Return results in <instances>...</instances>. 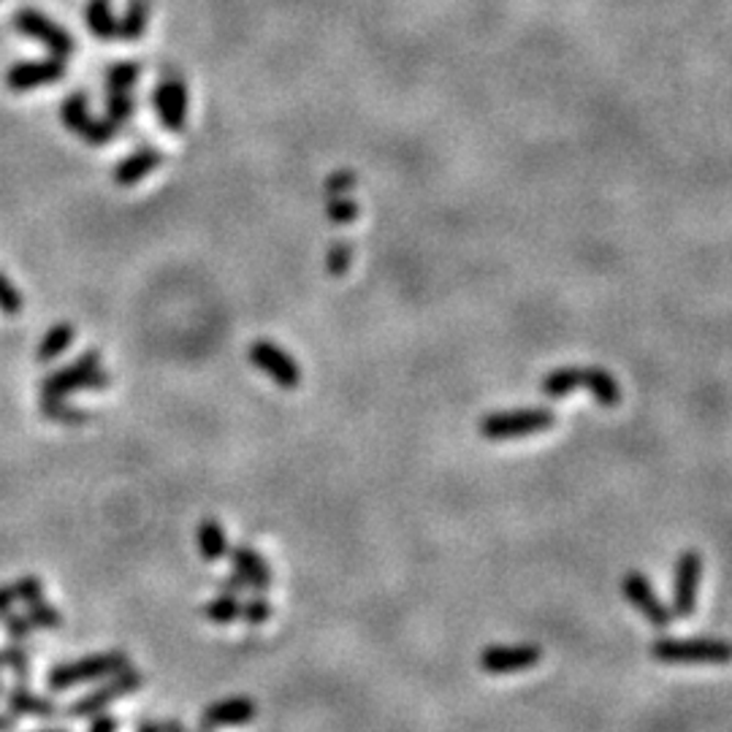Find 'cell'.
Segmentation results:
<instances>
[{
  "mask_svg": "<svg viewBox=\"0 0 732 732\" xmlns=\"http://www.w3.org/2000/svg\"><path fill=\"white\" fill-rule=\"evenodd\" d=\"M575 388H589L597 405L603 407H619L621 402L619 380L599 367H564L545 374L543 383H540V391L549 399H562V396H567Z\"/></svg>",
  "mask_w": 732,
  "mask_h": 732,
  "instance_id": "cell-1",
  "label": "cell"
},
{
  "mask_svg": "<svg viewBox=\"0 0 732 732\" xmlns=\"http://www.w3.org/2000/svg\"><path fill=\"white\" fill-rule=\"evenodd\" d=\"M649 654L665 665H730L732 641L728 638H665L651 643Z\"/></svg>",
  "mask_w": 732,
  "mask_h": 732,
  "instance_id": "cell-2",
  "label": "cell"
},
{
  "mask_svg": "<svg viewBox=\"0 0 732 732\" xmlns=\"http://www.w3.org/2000/svg\"><path fill=\"white\" fill-rule=\"evenodd\" d=\"M125 667H131L125 651H101V654H90L85 660L55 665L46 673V687L52 691H66L88 682H106Z\"/></svg>",
  "mask_w": 732,
  "mask_h": 732,
  "instance_id": "cell-3",
  "label": "cell"
},
{
  "mask_svg": "<svg viewBox=\"0 0 732 732\" xmlns=\"http://www.w3.org/2000/svg\"><path fill=\"white\" fill-rule=\"evenodd\" d=\"M112 385V374L101 367V353L88 350L74 364L57 369L42 380V396H68L77 391H103Z\"/></svg>",
  "mask_w": 732,
  "mask_h": 732,
  "instance_id": "cell-4",
  "label": "cell"
},
{
  "mask_svg": "<svg viewBox=\"0 0 732 732\" xmlns=\"http://www.w3.org/2000/svg\"><path fill=\"white\" fill-rule=\"evenodd\" d=\"M556 424V415L545 407H523V410L492 413L481 418V437L486 440H516V437L538 435V431L551 429Z\"/></svg>",
  "mask_w": 732,
  "mask_h": 732,
  "instance_id": "cell-5",
  "label": "cell"
},
{
  "mask_svg": "<svg viewBox=\"0 0 732 732\" xmlns=\"http://www.w3.org/2000/svg\"><path fill=\"white\" fill-rule=\"evenodd\" d=\"M142 687H144V673L134 671V667H125V671H120L117 676L106 678V684L92 689L90 695L79 697L77 702H71V706L66 708V713L71 719L95 717V713H101L103 708L112 706L114 700H123V697L134 695V691H138Z\"/></svg>",
  "mask_w": 732,
  "mask_h": 732,
  "instance_id": "cell-6",
  "label": "cell"
},
{
  "mask_svg": "<svg viewBox=\"0 0 732 732\" xmlns=\"http://www.w3.org/2000/svg\"><path fill=\"white\" fill-rule=\"evenodd\" d=\"M14 25L22 36L36 38V42H42L46 49L52 52V55L63 57V60H66L74 49H77V42L71 38V33H68L63 25H57V22H52L49 16H44L42 11H36V9L16 11Z\"/></svg>",
  "mask_w": 732,
  "mask_h": 732,
  "instance_id": "cell-7",
  "label": "cell"
},
{
  "mask_svg": "<svg viewBox=\"0 0 732 732\" xmlns=\"http://www.w3.org/2000/svg\"><path fill=\"white\" fill-rule=\"evenodd\" d=\"M60 117L66 123L68 131L79 134L85 142L98 147V144H109L112 136L117 134V125H112L109 120H95L88 109V95L85 92H71V95L63 101Z\"/></svg>",
  "mask_w": 732,
  "mask_h": 732,
  "instance_id": "cell-8",
  "label": "cell"
},
{
  "mask_svg": "<svg viewBox=\"0 0 732 732\" xmlns=\"http://www.w3.org/2000/svg\"><path fill=\"white\" fill-rule=\"evenodd\" d=\"M247 356H250V364L261 369L263 374H269L280 388L293 391L302 383V369H299L296 359H293L291 353H285L282 348H277L274 342L258 339V342L250 345Z\"/></svg>",
  "mask_w": 732,
  "mask_h": 732,
  "instance_id": "cell-9",
  "label": "cell"
},
{
  "mask_svg": "<svg viewBox=\"0 0 732 732\" xmlns=\"http://www.w3.org/2000/svg\"><path fill=\"white\" fill-rule=\"evenodd\" d=\"M543 660V649L538 643H516V645H488L481 654V671L492 676H507L534 667Z\"/></svg>",
  "mask_w": 732,
  "mask_h": 732,
  "instance_id": "cell-10",
  "label": "cell"
},
{
  "mask_svg": "<svg viewBox=\"0 0 732 732\" xmlns=\"http://www.w3.org/2000/svg\"><path fill=\"white\" fill-rule=\"evenodd\" d=\"M621 592H624V597L630 599L632 608H635L643 619H649V624H654L656 630L671 627L673 610H667L665 605H662V599L656 597L654 589H651V584L645 581L643 573L630 570V573L621 578Z\"/></svg>",
  "mask_w": 732,
  "mask_h": 732,
  "instance_id": "cell-11",
  "label": "cell"
},
{
  "mask_svg": "<svg viewBox=\"0 0 732 732\" xmlns=\"http://www.w3.org/2000/svg\"><path fill=\"white\" fill-rule=\"evenodd\" d=\"M702 575V556L697 551H684L676 564V578H673V613L687 619L697 605V586Z\"/></svg>",
  "mask_w": 732,
  "mask_h": 732,
  "instance_id": "cell-12",
  "label": "cell"
},
{
  "mask_svg": "<svg viewBox=\"0 0 732 732\" xmlns=\"http://www.w3.org/2000/svg\"><path fill=\"white\" fill-rule=\"evenodd\" d=\"M153 103L164 128L174 131V134L184 131V125H188V88H184L182 79H164L155 88Z\"/></svg>",
  "mask_w": 732,
  "mask_h": 732,
  "instance_id": "cell-13",
  "label": "cell"
},
{
  "mask_svg": "<svg viewBox=\"0 0 732 732\" xmlns=\"http://www.w3.org/2000/svg\"><path fill=\"white\" fill-rule=\"evenodd\" d=\"M63 77H66V63H63V57L20 63V66H14L5 71V88L25 92V90L42 88V85L60 82Z\"/></svg>",
  "mask_w": 732,
  "mask_h": 732,
  "instance_id": "cell-14",
  "label": "cell"
},
{
  "mask_svg": "<svg viewBox=\"0 0 732 732\" xmlns=\"http://www.w3.org/2000/svg\"><path fill=\"white\" fill-rule=\"evenodd\" d=\"M228 556H230V562H234L236 573H239L241 578L250 584L252 592L263 595V592L272 589V584H274L272 567H269L267 559L252 549V545H230Z\"/></svg>",
  "mask_w": 732,
  "mask_h": 732,
  "instance_id": "cell-15",
  "label": "cell"
},
{
  "mask_svg": "<svg viewBox=\"0 0 732 732\" xmlns=\"http://www.w3.org/2000/svg\"><path fill=\"white\" fill-rule=\"evenodd\" d=\"M258 717V706L250 697H226V700H217L201 713V722L215 728H239V724L252 722Z\"/></svg>",
  "mask_w": 732,
  "mask_h": 732,
  "instance_id": "cell-16",
  "label": "cell"
},
{
  "mask_svg": "<svg viewBox=\"0 0 732 732\" xmlns=\"http://www.w3.org/2000/svg\"><path fill=\"white\" fill-rule=\"evenodd\" d=\"M160 164H164V155H160L158 149L153 147L136 149V153H131L128 158L120 160L117 169H114V182H117L120 188H131V184L142 182L144 177L153 174Z\"/></svg>",
  "mask_w": 732,
  "mask_h": 732,
  "instance_id": "cell-17",
  "label": "cell"
},
{
  "mask_svg": "<svg viewBox=\"0 0 732 732\" xmlns=\"http://www.w3.org/2000/svg\"><path fill=\"white\" fill-rule=\"evenodd\" d=\"M5 708H9L11 717H36V719H55L57 717V706L46 697L36 695L33 689H27L25 684L14 687L11 691H5Z\"/></svg>",
  "mask_w": 732,
  "mask_h": 732,
  "instance_id": "cell-18",
  "label": "cell"
},
{
  "mask_svg": "<svg viewBox=\"0 0 732 732\" xmlns=\"http://www.w3.org/2000/svg\"><path fill=\"white\" fill-rule=\"evenodd\" d=\"M195 543H199V553L204 562H221V559L228 556V534L223 529L221 521L215 518H204L199 523V534H195Z\"/></svg>",
  "mask_w": 732,
  "mask_h": 732,
  "instance_id": "cell-19",
  "label": "cell"
},
{
  "mask_svg": "<svg viewBox=\"0 0 732 732\" xmlns=\"http://www.w3.org/2000/svg\"><path fill=\"white\" fill-rule=\"evenodd\" d=\"M85 20H88L92 36L101 38V42H112V38H117L120 22L117 16H114L109 0H90L88 11H85Z\"/></svg>",
  "mask_w": 732,
  "mask_h": 732,
  "instance_id": "cell-20",
  "label": "cell"
},
{
  "mask_svg": "<svg viewBox=\"0 0 732 732\" xmlns=\"http://www.w3.org/2000/svg\"><path fill=\"white\" fill-rule=\"evenodd\" d=\"M74 337H77V331H74L71 323H57V326H52L49 331H46V337L38 342V361L42 364H49V361H55L57 356L66 353L68 348H71Z\"/></svg>",
  "mask_w": 732,
  "mask_h": 732,
  "instance_id": "cell-21",
  "label": "cell"
},
{
  "mask_svg": "<svg viewBox=\"0 0 732 732\" xmlns=\"http://www.w3.org/2000/svg\"><path fill=\"white\" fill-rule=\"evenodd\" d=\"M42 415L44 418L55 420V424H66V426H82L90 420L88 413L68 405L66 396H42Z\"/></svg>",
  "mask_w": 732,
  "mask_h": 732,
  "instance_id": "cell-22",
  "label": "cell"
},
{
  "mask_svg": "<svg viewBox=\"0 0 732 732\" xmlns=\"http://www.w3.org/2000/svg\"><path fill=\"white\" fill-rule=\"evenodd\" d=\"M147 20H149L147 0H131L123 22H120L117 38H123V42H136V38H142L144 31H147Z\"/></svg>",
  "mask_w": 732,
  "mask_h": 732,
  "instance_id": "cell-23",
  "label": "cell"
},
{
  "mask_svg": "<svg viewBox=\"0 0 732 732\" xmlns=\"http://www.w3.org/2000/svg\"><path fill=\"white\" fill-rule=\"evenodd\" d=\"M0 667H9L16 682L27 684V678H31V654H27L25 645L14 641L3 645L0 649Z\"/></svg>",
  "mask_w": 732,
  "mask_h": 732,
  "instance_id": "cell-24",
  "label": "cell"
},
{
  "mask_svg": "<svg viewBox=\"0 0 732 732\" xmlns=\"http://www.w3.org/2000/svg\"><path fill=\"white\" fill-rule=\"evenodd\" d=\"M241 613V603L234 595H226L221 592L212 603L204 605V616L212 621V624H234Z\"/></svg>",
  "mask_w": 732,
  "mask_h": 732,
  "instance_id": "cell-25",
  "label": "cell"
},
{
  "mask_svg": "<svg viewBox=\"0 0 732 732\" xmlns=\"http://www.w3.org/2000/svg\"><path fill=\"white\" fill-rule=\"evenodd\" d=\"M27 621L33 624V630H60L63 627V613L49 605L46 599H38V603L27 605Z\"/></svg>",
  "mask_w": 732,
  "mask_h": 732,
  "instance_id": "cell-26",
  "label": "cell"
},
{
  "mask_svg": "<svg viewBox=\"0 0 732 732\" xmlns=\"http://www.w3.org/2000/svg\"><path fill=\"white\" fill-rule=\"evenodd\" d=\"M353 258H356L353 241H348V239L334 241L331 250H328V256H326V272L331 277H345L348 274V269L353 267Z\"/></svg>",
  "mask_w": 732,
  "mask_h": 732,
  "instance_id": "cell-27",
  "label": "cell"
},
{
  "mask_svg": "<svg viewBox=\"0 0 732 732\" xmlns=\"http://www.w3.org/2000/svg\"><path fill=\"white\" fill-rule=\"evenodd\" d=\"M272 613H274L272 603H269V599H263L256 592V597H250L245 605H241L239 619L245 621V624H250V627H261V624H267L269 619H272Z\"/></svg>",
  "mask_w": 732,
  "mask_h": 732,
  "instance_id": "cell-28",
  "label": "cell"
},
{
  "mask_svg": "<svg viewBox=\"0 0 732 732\" xmlns=\"http://www.w3.org/2000/svg\"><path fill=\"white\" fill-rule=\"evenodd\" d=\"M138 79V66L136 63H120L112 66L106 74V88L109 92H128Z\"/></svg>",
  "mask_w": 732,
  "mask_h": 732,
  "instance_id": "cell-29",
  "label": "cell"
},
{
  "mask_svg": "<svg viewBox=\"0 0 732 732\" xmlns=\"http://www.w3.org/2000/svg\"><path fill=\"white\" fill-rule=\"evenodd\" d=\"M134 114V98L128 95V92H109V101H106V120L112 125H125L128 123V117Z\"/></svg>",
  "mask_w": 732,
  "mask_h": 732,
  "instance_id": "cell-30",
  "label": "cell"
},
{
  "mask_svg": "<svg viewBox=\"0 0 732 732\" xmlns=\"http://www.w3.org/2000/svg\"><path fill=\"white\" fill-rule=\"evenodd\" d=\"M326 215L328 221L337 223V226H348V223H353L356 217H359V204L345 199V195H331L326 206Z\"/></svg>",
  "mask_w": 732,
  "mask_h": 732,
  "instance_id": "cell-31",
  "label": "cell"
},
{
  "mask_svg": "<svg viewBox=\"0 0 732 732\" xmlns=\"http://www.w3.org/2000/svg\"><path fill=\"white\" fill-rule=\"evenodd\" d=\"M0 624H3L9 641H14V643H25L27 638L33 635V624L27 621V616L16 613V610H9L5 616H0Z\"/></svg>",
  "mask_w": 732,
  "mask_h": 732,
  "instance_id": "cell-32",
  "label": "cell"
},
{
  "mask_svg": "<svg viewBox=\"0 0 732 732\" xmlns=\"http://www.w3.org/2000/svg\"><path fill=\"white\" fill-rule=\"evenodd\" d=\"M14 595H16V603H25V608H27V605L44 599V584L36 578V575H22V578H16V584H14Z\"/></svg>",
  "mask_w": 732,
  "mask_h": 732,
  "instance_id": "cell-33",
  "label": "cell"
},
{
  "mask_svg": "<svg viewBox=\"0 0 732 732\" xmlns=\"http://www.w3.org/2000/svg\"><path fill=\"white\" fill-rule=\"evenodd\" d=\"M20 309H22L20 291H16V285L9 280V277L0 272V313L11 318V315H16Z\"/></svg>",
  "mask_w": 732,
  "mask_h": 732,
  "instance_id": "cell-34",
  "label": "cell"
},
{
  "mask_svg": "<svg viewBox=\"0 0 732 732\" xmlns=\"http://www.w3.org/2000/svg\"><path fill=\"white\" fill-rule=\"evenodd\" d=\"M350 188H356V174L350 169L334 171V174L326 180L328 195H342V193H348Z\"/></svg>",
  "mask_w": 732,
  "mask_h": 732,
  "instance_id": "cell-35",
  "label": "cell"
},
{
  "mask_svg": "<svg viewBox=\"0 0 732 732\" xmlns=\"http://www.w3.org/2000/svg\"><path fill=\"white\" fill-rule=\"evenodd\" d=\"M221 592H226V595H234V597H241L245 592H252V589H250V584H247V581L241 578V575L234 570L228 578L221 581Z\"/></svg>",
  "mask_w": 732,
  "mask_h": 732,
  "instance_id": "cell-36",
  "label": "cell"
},
{
  "mask_svg": "<svg viewBox=\"0 0 732 732\" xmlns=\"http://www.w3.org/2000/svg\"><path fill=\"white\" fill-rule=\"evenodd\" d=\"M120 719L117 717H106V713H95L92 717V728L90 732H117Z\"/></svg>",
  "mask_w": 732,
  "mask_h": 732,
  "instance_id": "cell-37",
  "label": "cell"
},
{
  "mask_svg": "<svg viewBox=\"0 0 732 732\" xmlns=\"http://www.w3.org/2000/svg\"><path fill=\"white\" fill-rule=\"evenodd\" d=\"M14 605H16L14 586H0V616H5L9 610H14Z\"/></svg>",
  "mask_w": 732,
  "mask_h": 732,
  "instance_id": "cell-38",
  "label": "cell"
},
{
  "mask_svg": "<svg viewBox=\"0 0 732 732\" xmlns=\"http://www.w3.org/2000/svg\"><path fill=\"white\" fill-rule=\"evenodd\" d=\"M16 730V717L11 713H0V732H14Z\"/></svg>",
  "mask_w": 732,
  "mask_h": 732,
  "instance_id": "cell-39",
  "label": "cell"
},
{
  "mask_svg": "<svg viewBox=\"0 0 732 732\" xmlns=\"http://www.w3.org/2000/svg\"><path fill=\"white\" fill-rule=\"evenodd\" d=\"M160 732H188V728H184L180 719H169V722L160 724Z\"/></svg>",
  "mask_w": 732,
  "mask_h": 732,
  "instance_id": "cell-40",
  "label": "cell"
},
{
  "mask_svg": "<svg viewBox=\"0 0 732 732\" xmlns=\"http://www.w3.org/2000/svg\"><path fill=\"white\" fill-rule=\"evenodd\" d=\"M136 732H160V724L158 722H149V719H147V722L138 724Z\"/></svg>",
  "mask_w": 732,
  "mask_h": 732,
  "instance_id": "cell-41",
  "label": "cell"
},
{
  "mask_svg": "<svg viewBox=\"0 0 732 732\" xmlns=\"http://www.w3.org/2000/svg\"><path fill=\"white\" fill-rule=\"evenodd\" d=\"M199 732H212V728H210V724L201 722V724H199Z\"/></svg>",
  "mask_w": 732,
  "mask_h": 732,
  "instance_id": "cell-42",
  "label": "cell"
},
{
  "mask_svg": "<svg viewBox=\"0 0 732 732\" xmlns=\"http://www.w3.org/2000/svg\"><path fill=\"white\" fill-rule=\"evenodd\" d=\"M36 732H66V730H60V728H46V730H36Z\"/></svg>",
  "mask_w": 732,
  "mask_h": 732,
  "instance_id": "cell-43",
  "label": "cell"
},
{
  "mask_svg": "<svg viewBox=\"0 0 732 732\" xmlns=\"http://www.w3.org/2000/svg\"><path fill=\"white\" fill-rule=\"evenodd\" d=\"M0 695H3V684H0Z\"/></svg>",
  "mask_w": 732,
  "mask_h": 732,
  "instance_id": "cell-44",
  "label": "cell"
}]
</instances>
